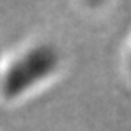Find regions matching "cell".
Instances as JSON below:
<instances>
[{
    "mask_svg": "<svg viewBox=\"0 0 131 131\" xmlns=\"http://www.w3.org/2000/svg\"><path fill=\"white\" fill-rule=\"evenodd\" d=\"M5 57H6V52H3V51H2V48H0V73H2V68H3Z\"/></svg>",
    "mask_w": 131,
    "mask_h": 131,
    "instance_id": "3957f363",
    "label": "cell"
},
{
    "mask_svg": "<svg viewBox=\"0 0 131 131\" xmlns=\"http://www.w3.org/2000/svg\"><path fill=\"white\" fill-rule=\"evenodd\" d=\"M126 65H128V70L131 73V41L128 44V55H126Z\"/></svg>",
    "mask_w": 131,
    "mask_h": 131,
    "instance_id": "7a4b0ae2",
    "label": "cell"
},
{
    "mask_svg": "<svg viewBox=\"0 0 131 131\" xmlns=\"http://www.w3.org/2000/svg\"><path fill=\"white\" fill-rule=\"evenodd\" d=\"M63 68L62 52L51 41L33 40L6 54L0 73V103L19 104L44 90Z\"/></svg>",
    "mask_w": 131,
    "mask_h": 131,
    "instance_id": "6da1fadb",
    "label": "cell"
}]
</instances>
